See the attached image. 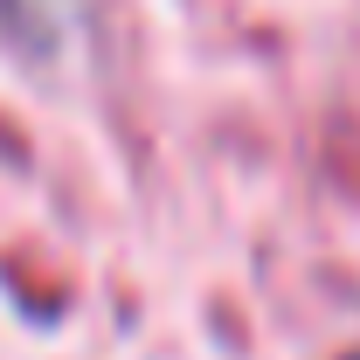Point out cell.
Wrapping results in <instances>:
<instances>
[{
  "instance_id": "obj_1",
  "label": "cell",
  "mask_w": 360,
  "mask_h": 360,
  "mask_svg": "<svg viewBox=\"0 0 360 360\" xmlns=\"http://www.w3.org/2000/svg\"><path fill=\"white\" fill-rule=\"evenodd\" d=\"M77 14H84V0H0V28L28 49V63H42V70L77 35Z\"/></svg>"
},
{
  "instance_id": "obj_2",
  "label": "cell",
  "mask_w": 360,
  "mask_h": 360,
  "mask_svg": "<svg viewBox=\"0 0 360 360\" xmlns=\"http://www.w3.org/2000/svg\"><path fill=\"white\" fill-rule=\"evenodd\" d=\"M333 180H347V194L360 201V125L354 118L333 132Z\"/></svg>"
},
{
  "instance_id": "obj_3",
  "label": "cell",
  "mask_w": 360,
  "mask_h": 360,
  "mask_svg": "<svg viewBox=\"0 0 360 360\" xmlns=\"http://www.w3.org/2000/svg\"><path fill=\"white\" fill-rule=\"evenodd\" d=\"M354 360H360V354H354Z\"/></svg>"
}]
</instances>
